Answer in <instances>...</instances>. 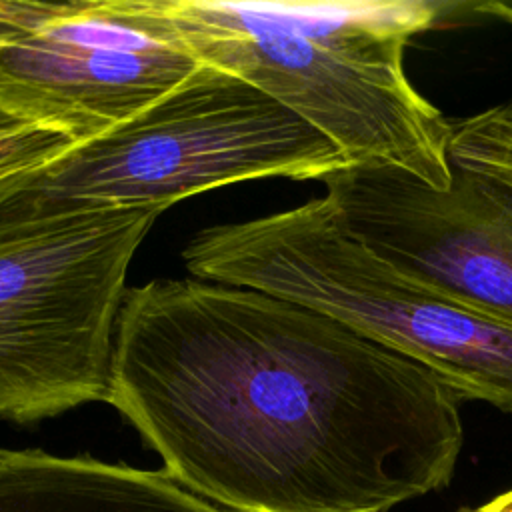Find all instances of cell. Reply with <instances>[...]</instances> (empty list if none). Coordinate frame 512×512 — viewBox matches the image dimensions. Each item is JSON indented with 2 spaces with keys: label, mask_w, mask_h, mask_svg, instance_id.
Returning a JSON list of instances; mask_svg holds the SVG:
<instances>
[{
  "label": "cell",
  "mask_w": 512,
  "mask_h": 512,
  "mask_svg": "<svg viewBox=\"0 0 512 512\" xmlns=\"http://www.w3.org/2000/svg\"><path fill=\"white\" fill-rule=\"evenodd\" d=\"M112 404L186 490L228 512H388L446 486L460 394L342 322L250 288L124 296Z\"/></svg>",
  "instance_id": "obj_1"
},
{
  "label": "cell",
  "mask_w": 512,
  "mask_h": 512,
  "mask_svg": "<svg viewBox=\"0 0 512 512\" xmlns=\"http://www.w3.org/2000/svg\"><path fill=\"white\" fill-rule=\"evenodd\" d=\"M202 64L294 112L346 166H392L434 190L452 182L450 118L404 68L410 40L448 4L426 0H150Z\"/></svg>",
  "instance_id": "obj_2"
},
{
  "label": "cell",
  "mask_w": 512,
  "mask_h": 512,
  "mask_svg": "<svg viewBox=\"0 0 512 512\" xmlns=\"http://www.w3.org/2000/svg\"><path fill=\"white\" fill-rule=\"evenodd\" d=\"M346 166L318 130L250 82L202 64L114 128L0 190V232L96 210L152 208L256 178L322 180Z\"/></svg>",
  "instance_id": "obj_3"
},
{
  "label": "cell",
  "mask_w": 512,
  "mask_h": 512,
  "mask_svg": "<svg viewBox=\"0 0 512 512\" xmlns=\"http://www.w3.org/2000/svg\"><path fill=\"white\" fill-rule=\"evenodd\" d=\"M198 280L326 314L436 372L462 400L512 412V326L404 274L346 232L328 198L200 230L182 252Z\"/></svg>",
  "instance_id": "obj_4"
},
{
  "label": "cell",
  "mask_w": 512,
  "mask_h": 512,
  "mask_svg": "<svg viewBox=\"0 0 512 512\" xmlns=\"http://www.w3.org/2000/svg\"><path fill=\"white\" fill-rule=\"evenodd\" d=\"M158 214L96 210L0 232V420L106 402L126 272Z\"/></svg>",
  "instance_id": "obj_5"
},
{
  "label": "cell",
  "mask_w": 512,
  "mask_h": 512,
  "mask_svg": "<svg viewBox=\"0 0 512 512\" xmlns=\"http://www.w3.org/2000/svg\"><path fill=\"white\" fill-rule=\"evenodd\" d=\"M198 66L150 0H0V110L74 142L138 114Z\"/></svg>",
  "instance_id": "obj_6"
},
{
  "label": "cell",
  "mask_w": 512,
  "mask_h": 512,
  "mask_svg": "<svg viewBox=\"0 0 512 512\" xmlns=\"http://www.w3.org/2000/svg\"><path fill=\"white\" fill-rule=\"evenodd\" d=\"M320 182L360 244L404 274L512 326L510 182L456 164L446 190L392 166H344Z\"/></svg>",
  "instance_id": "obj_7"
},
{
  "label": "cell",
  "mask_w": 512,
  "mask_h": 512,
  "mask_svg": "<svg viewBox=\"0 0 512 512\" xmlns=\"http://www.w3.org/2000/svg\"><path fill=\"white\" fill-rule=\"evenodd\" d=\"M0 512H228L164 470L0 448Z\"/></svg>",
  "instance_id": "obj_8"
},
{
  "label": "cell",
  "mask_w": 512,
  "mask_h": 512,
  "mask_svg": "<svg viewBox=\"0 0 512 512\" xmlns=\"http://www.w3.org/2000/svg\"><path fill=\"white\" fill-rule=\"evenodd\" d=\"M450 162L512 184V102L450 120Z\"/></svg>",
  "instance_id": "obj_9"
},
{
  "label": "cell",
  "mask_w": 512,
  "mask_h": 512,
  "mask_svg": "<svg viewBox=\"0 0 512 512\" xmlns=\"http://www.w3.org/2000/svg\"><path fill=\"white\" fill-rule=\"evenodd\" d=\"M72 138L16 120L0 110V190L66 152Z\"/></svg>",
  "instance_id": "obj_10"
},
{
  "label": "cell",
  "mask_w": 512,
  "mask_h": 512,
  "mask_svg": "<svg viewBox=\"0 0 512 512\" xmlns=\"http://www.w3.org/2000/svg\"><path fill=\"white\" fill-rule=\"evenodd\" d=\"M466 512H512V490L492 498L490 502L478 506V508H472V510H466Z\"/></svg>",
  "instance_id": "obj_11"
}]
</instances>
